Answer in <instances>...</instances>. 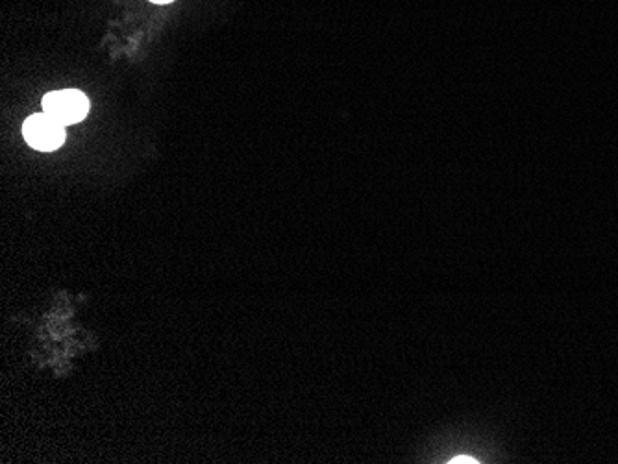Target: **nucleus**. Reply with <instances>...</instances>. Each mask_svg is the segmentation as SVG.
Wrapping results in <instances>:
<instances>
[{"label":"nucleus","mask_w":618,"mask_h":464,"mask_svg":"<svg viewBox=\"0 0 618 464\" xmlns=\"http://www.w3.org/2000/svg\"><path fill=\"white\" fill-rule=\"evenodd\" d=\"M24 140L35 151H56L65 143V129L62 122L47 115L45 111L30 117L23 126Z\"/></svg>","instance_id":"f03ea898"},{"label":"nucleus","mask_w":618,"mask_h":464,"mask_svg":"<svg viewBox=\"0 0 618 464\" xmlns=\"http://www.w3.org/2000/svg\"><path fill=\"white\" fill-rule=\"evenodd\" d=\"M43 111L62 124H76L88 115L89 100L86 95L75 89L53 91L43 99Z\"/></svg>","instance_id":"f257e3e1"},{"label":"nucleus","mask_w":618,"mask_h":464,"mask_svg":"<svg viewBox=\"0 0 618 464\" xmlns=\"http://www.w3.org/2000/svg\"><path fill=\"white\" fill-rule=\"evenodd\" d=\"M450 463H478V461H476V459L473 457H467V455H461V457H454L452 459V461H450Z\"/></svg>","instance_id":"7ed1b4c3"},{"label":"nucleus","mask_w":618,"mask_h":464,"mask_svg":"<svg viewBox=\"0 0 618 464\" xmlns=\"http://www.w3.org/2000/svg\"><path fill=\"white\" fill-rule=\"evenodd\" d=\"M152 2H170V0H152Z\"/></svg>","instance_id":"20e7f679"}]
</instances>
